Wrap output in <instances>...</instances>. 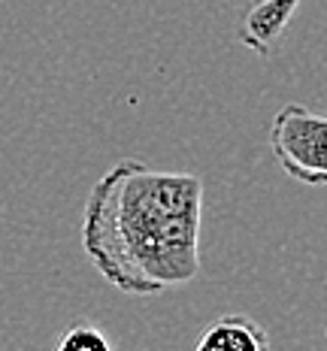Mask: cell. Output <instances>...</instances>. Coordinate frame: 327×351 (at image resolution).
Wrapping results in <instances>:
<instances>
[{
  "label": "cell",
  "instance_id": "1",
  "mask_svg": "<svg viewBox=\"0 0 327 351\" xmlns=\"http://www.w3.org/2000/svg\"><path fill=\"white\" fill-rule=\"evenodd\" d=\"M203 179L121 160L94 182L82 248L121 294L152 297L200 273Z\"/></svg>",
  "mask_w": 327,
  "mask_h": 351
},
{
  "label": "cell",
  "instance_id": "2",
  "mask_svg": "<svg viewBox=\"0 0 327 351\" xmlns=\"http://www.w3.org/2000/svg\"><path fill=\"white\" fill-rule=\"evenodd\" d=\"M270 149L279 167L303 185H327V115L288 104L270 121Z\"/></svg>",
  "mask_w": 327,
  "mask_h": 351
},
{
  "label": "cell",
  "instance_id": "5",
  "mask_svg": "<svg viewBox=\"0 0 327 351\" xmlns=\"http://www.w3.org/2000/svg\"><path fill=\"white\" fill-rule=\"evenodd\" d=\"M0 3H3V0H0Z\"/></svg>",
  "mask_w": 327,
  "mask_h": 351
},
{
  "label": "cell",
  "instance_id": "3",
  "mask_svg": "<svg viewBox=\"0 0 327 351\" xmlns=\"http://www.w3.org/2000/svg\"><path fill=\"white\" fill-rule=\"evenodd\" d=\"M270 336L249 315H221L209 321L197 339V351H267Z\"/></svg>",
  "mask_w": 327,
  "mask_h": 351
},
{
  "label": "cell",
  "instance_id": "4",
  "mask_svg": "<svg viewBox=\"0 0 327 351\" xmlns=\"http://www.w3.org/2000/svg\"><path fill=\"white\" fill-rule=\"evenodd\" d=\"M58 348L61 351H112V339L100 327L88 324V321H76L58 339Z\"/></svg>",
  "mask_w": 327,
  "mask_h": 351
}]
</instances>
